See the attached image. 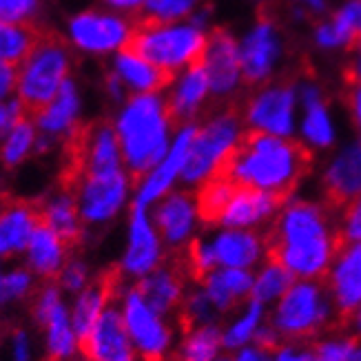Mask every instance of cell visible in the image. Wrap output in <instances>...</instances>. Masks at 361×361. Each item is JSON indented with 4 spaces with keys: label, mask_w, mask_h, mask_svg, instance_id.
Returning <instances> with one entry per match:
<instances>
[{
    "label": "cell",
    "mask_w": 361,
    "mask_h": 361,
    "mask_svg": "<svg viewBox=\"0 0 361 361\" xmlns=\"http://www.w3.org/2000/svg\"><path fill=\"white\" fill-rule=\"evenodd\" d=\"M324 204L290 200L264 233L266 259L279 264L293 277L326 279L339 250L346 246L331 224Z\"/></svg>",
    "instance_id": "1"
},
{
    "label": "cell",
    "mask_w": 361,
    "mask_h": 361,
    "mask_svg": "<svg viewBox=\"0 0 361 361\" xmlns=\"http://www.w3.org/2000/svg\"><path fill=\"white\" fill-rule=\"evenodd\" d=\"M310 171L312 153L306 145L248 129L217 173H224L240 188H255L290 202Z\"/></svg>",
    "instance_id": "2"
},
{
    "label": "cell",
    "mask_w": 361,
    "mask_h": 361,
    "mask_svg": "<svg viewBox=\"0 0 361 361\" xmlns=\"http://www.w3.org/2000/svg\"><path fill=\"white\" fill-rule=\"evenodd\" d=\"M176 122L169 114L166 98L160 93L129 96L118 109L114 129L122 149L124 169L133 180L147 176L169 153Z\"/></svg>",
    "instance_id": "3"
},
{
    "label": "cell",
    "mask_w": 361,
    "mask_h": 361,
    "mask_svg": "<svg viewBox=\"0 0 361 361\" xmlns=\"http://www.w3.org/2000/svg\"><path fill=\"white\" fill-rule=\"evenodd\" d=\"M207 31L186 25H158V23H133V34L129 49L140 54L151 65L162 69L169 75H178L191 65H197L207 51Z\"/></svg>",
    "instance_id": "4"
},
{
    "label": "cell",
    "mask_w": 361,
    "mask_h": 361,
    "mask_svg": "<svg viewBox=\"0 0 361 361\" xmlns=\"http://www.w3.org/2000/svg\"><path fill=\"white\" fill-rule=\"evenodd\" d=\"M71 78V54L65 40L51 31H42L34 49L18 65V87L16 98L23 102L27 114L34 116L49 104L58 91Z\"/></svg>",
    "instance_id": "5"
},
{
    "label": "cell",
    "mask_w": 361,
    "mask_h": 361,
    "mask_svg": "<svg viewBox=\"0 0 361 361\" xmlns=\"http://www.w3.org/2000/svg\"><path fill=\"white\" fill-rule=\"evenodd\" d=\"M273 328L288 343H306L324 328L335 331V306L326 279H306L293 284L275 308Z\"/></svg>",
    "instance_id": "6"
},
{
    "label": "cell",
    "mask_w": 361,
    "mask_h": 361,
    "mask_svg": "<svg viewBox=\"0 0 361 361\" xmlns=\"http://www.w3.org/2000/svg\"><path fill=\"white\" fill-rule=\"evenodd\" d=\"M242 122L235 106H226L211 116L197 127L195 140L188 151V158L182 171V184L188 188H200L209 178H213L228 160L231 151L242 137Z\"/></svg>",
    "instance_id": "7"
},
{
    "label": "cell",
    "mask_w": 361,
    "mask_h": 361,
    "mask_svg": "<svg viewBox=\"0 0 361 361\" xmlns=\"http://www.w3.org/2000/svg\"><path fill=\"white\" fill-rule=\"evenodd\" d=\"M133 188L135 180L127 169L111 173H73L71 191L85 228H104L114 224L124 209L133 204Z\"/></svg>",
    "instance_id": "8"
},
{
    "label": "cell",
    "mask_w": 361,
    "mask_h": 361,
    "mask_svg": "<svg viewBox=\"0 0 361 361\" xmlns=\"http://www.w3.org/2000/svg\"><path fill=\"white\" fill-rule=\"evenodd\" d=\"M116 304L137 361H166L173 355L176 333L169 317L155 312L133 284H120Z\"/></svg>",
    "instance_id": "9"
},
{
    "label": "cell",
    "mask_w": 361,
    "mask_h": 361,
    "mask_svg": "<svg viewBox=\"0 0 361 361\" xmlns=\"http://www.w3.org/2000/svg\"><path fill=\"white\" fill-rule=\"evenodd\" d=\"M31 317L40 328L44 361H73L80 355L82 339L69 317V297L56 281H44L31 297Z\"/></svg>",
    "instance_id": "10"
},
{
    "label": "cell",
    "mask_w": 361,
    "mask_h": 361,
    "mask_svg": "<svg viewBox=\"0 0 361 361\" xmlns=\"http://www.w3.org/2000/svg\"><path fill=\"white\" fill-rule=\"evenodd\" d=\"M166 262V246L153 224L149 209L131 207L127 219V238L120 253L116 275L122 281L137 284L140 279L153 273Z\"/></svg>",
    "instance_id": "11"
},
{
    "label": "cell",
    "mask_w": 361,
    "mask_h": 361,
    "mask_svg": "<svg viewBox=\"0 0 361 361\" xmlns=\"http://www.w3.org/2000/svg\"><path fill=\"white\" fill-rule=\"evenodd\" d=\"M38 131V153L56 147H73L82 133V96L73 78L62 85L58 96L31 116Z\"/></svg>",
    "instance_id": "12"
},
{
    "label": "cell",
    "mask_w": 361,
    "mask_h": 361,
    "mask_svg": "<svg viewBox=\"0 0 361 361\" xmlns=\"http://www.w3.org/2000/svg\"><path fill=\"white\" fill-rule=\"evenodd\" d=\"M197 133V124H182L178 127L173 142H171L169 153L162 158V162L151 169L147 176L135 180L133 188V204L131 207H142V209H153L162 197L176 191V184L182 182V171L188 158V151Z\"/></svg>",
    "instance_id": "13"
},
{
    "label": "cell",
    "mask_w": 361,
    "mask_h": 361,
    "mask_svg": "<svg viewBox=\"0 0 361 361\" xmlns=\"http://www.w3.org/2000/svg\"><path fill=\"white\" fill-rule=\"evenodd\" d=\"M297 89L293 82H277L250 96L244 109V120L250 131L288 137L295 129Z\"/></svg>",
    "instance_id": "14"
},
{
    "label": "cell",
    "mask_w": 361,
    "mask_h": 361,
    "mask_svg": "<svg viewBox=\"0 0 361 361\" xmlns=\"http://www.w3.org/2000/svg\"><path fill=\"white\" fill-rule=\"evenodd\" d=\"M133 34V23L102 11L78 13L69 23V38L75 49L93 56L122 51Z\"/></svg>",
    "instance_id": "15"
},
{
    "label": "cell",
    "mask_w": 361,
    "mask_h": 361,
    "mask_svg": "<svg viewBox=\"0 0 361 361\" xmlns=\"http://www.w3.org/2000/svg\"><path fill=\"white\" fill-rule=\"evenodd\" d=\"M335 306V331H346L355 310L361 306V242L343 246L326 275Z\"/></svg>",
    "instance_id": "16"
},
{
    "label": "cell",
    "mask_w": 361,
    "mask_h": 361,
    "mask_svg": "<svg viewBox=\"0 0 361 361\" xmlns=\"http://www.w3.org/2000/svg\"><path fill=\"white\" fill-rule=\"evenodd\" d=\"M284 51L281 34L269 16L255 23V27L240 42V62L242 78L248 85H262L273 75L277 62Z\"/></svg>",
    "instance_id": "17"
},
{
    "label": "cell",
    "mask_w": 361,
    "mask_h": 361,
    "mask_svg": "<svg viewBox=\"0 0 361 361\" xmlns=\"http://www.w3.org/2000/svg\"><path fill=\"white\" fill-rule=\"evenodd\" d=\"M151 217L164 246L176 250V253L184 250L195 240L200 215H197L195 195L191 191L169 193L151 209Z\"/></svg>",
    "instance_id": "18"
},
{
    "label": "cell",
    "mask_w": 361,
    "mask_h": 361,
    "mask_svg": "<svg viewBox=\"0 0 361 361\" xmlns=\"http://www.w3.org/2000/svg\"><path fill=\"white\" fill-rule=\"evenodd\" d=\"M73 173H111L124 169L114 122H96L73 142Z\"/></svg>",
    "instance_id": "19"
},
{
    "label": "cell",
    "mask_w": 361,
    "mask_h": 361,
    "mask_svg": "<svg viewBox=\"0 0 361 361\" xmlns=\"http://www.w3.org/2000/svg\"><path fill=\"white\" fill-rule=\"evenodd\" d=\"M202 65L209 75L211 96L215 98L233 96L235 89L244 80L242 62H240V42L226 29H215L209 36Z\"/></svg>",
    "instance_id": "20"
},
{
    "label": "cell",
    "mask_w": 361,
    "mask_h": 361,
    "mask_svg": "<svg viewBox=\"0 0 361 361\" xmlns=\"http://www.w3.org/2000/svg\"><path fill=\"white\" fill-rule=\"evenodd\" d=\"M80 357L85 361H127L135 357L116 302L104 310V315L91 328L89 335L82 337Z\"/></svg>",
    "instance_id": "21"
},
{
    "label": "cell",
    "mask_w": 361,
    "mask_h": 361,
    "mask_svg": "<svg viewBox=\"0 0 361 361\" xmlns=\"http://www.w3.org/2000/svg\"><path fill=\"white\" fill-rule=\"evenodd\" d=\"M322 204L331 213H341L348 202L361 195V142H355L335 155L322 178Z\"/></svg>",
    "instance_id": "22"
},
{
    "label": "cell",
    "mask_w": 361,
    "mask_h": 361,
    "mask_svg": "<svg viewBox=\"0 0 361 361\" xmlns=\"http://www.w3.org/2000/svg\"><path fill=\"white\" fill-rule=\"evenodd\" d=\"M209 96H211V85H209L207 69H204L202 62L191 65L182 73H178L169 87L166 106L171 118L180 127L182 124H191L202 111V106L207 104Z\"/></svg>",
    "instance_id": "23"
},
{
    "label": "cell",
    "mask_w": 361,
    "mask_h": 361,
    "mask_svg": "<svg viewBox=\"0 0 361 361\" xmlns=\"http://www.w3.org/2000/svg\"><path fill=\"white\" fill-rule=\"evenodd\" d=\"M142 300L164 317L176 315L186 297V273L180 264H162L147 277L133 284Z\"/></svg>",
    "instance_id": "24"
},
{
    "label": "cell",
    "mask_w": 361,
    "mask_h": 361,
    "mask_svg": "<svg viewBox=\"0 0 361 361\" xmlns=\"http://www.w3.org/2000/svg\"><path fill=\"white\" fill-rule=\"evenodd\" d=\"M38 226L40 215L34 204L18 200L0 204V257L5 262L23 257Z\"/></svg>",
    "instance_id": "25"
},
{
    "label": "cell",
    "mask_w": 361,
    "mask_h": 361,
    "mask_svg": "<svg viewBox=\"0 0 361 361\" xmlns=\"http://www.w3.org/2000/svg\"><path fill=\"white\" fill-rule=\"evenodd\" d=\"M286 200H281L279 195L266 193V191H255V188H240L233 193L228 207L224 209L222 217H219V224L224 228H235V231H244L248 226L262 224L264 219L273 217L284 209Z\"/></svg>",
    "instance_id": "26"
},
{
    "label": "cell",
    "mask_w": 361,
    "mask_h": 361,
    "mask_svg": "<svg viewBox=\"0 0 361 361\" xmlns=\"http://www.w3.org/2000/svg\"><path fill=\"white\" fill-rule=\"evenodd\" d=\"M69 246L71 244L62 240L60 235L40 224L34 233V238L29 240V246L23 255V264L36 279L54 281L58 279L60 271L65 269V264L71 259Z\"/></svg>",
    "instance_id": "27"
},
{
    "label": "cell",
    "mask_w": 361,
    "mask_h": 361,
    "mask_svg": "<svg viewBox=\"0 0 361 361\" xmlns=\"http://www.w3.org/2000/svg\"><path fill=\"white\" fill-rule=\"evenodd\" d=\"M120 284H122V279L118 275L100 277L82 293L69 297V317H71L75 333L80 335V339L89 335L91 328L104 315V310L116 302Z\"/></svg>",
    "instance_id": "28"
},
{
    "label": "cell",
    "mask_w": 361,
    "mask_h": 361,
    "mask_svg": "<svg viewBox=\"0 0 361 361\" xmlns=\"http://www.w3.org/2000/svg\"><path fill=\"white\" fill-rule=\"evenodd\" d=\"M111 73L118 75V80L124 85L131 96H140V93H160L171 87L173 75L164 73L149 60H145L140 54H135L129 47H124L122 51L114 58V69Z\"/></svg>",
    "instance_id": "29"
},
{
    "label": "cell",
    "mask_w": 361,
    "mask_h": 361,
    "mask_svg": "<svg viewBox=\"0 0 361 361\" xmlns=\"http://www.w3.org/2000/svg\"><path fill=\"white\" fill-rule=\"evenodd\" d=\"M38 215H40V224L51 228L65 242L75 244L82 238L85 224L71 188H58V191L47 193L38 204Z\"/></svg>",
    "instance_id": "30"
},
{
    "label": "cell",
    "mask_w": 361,
    "mask_h": 361,
    "mask_svg": "<svg viewBox=\"0 0 361 361\" xmlns=\"http://www.w3.org/2000/svg\"><path fill=\"white\" fill-rule=\"evenodd\" d=\"M297 98L304 104L302 133L304 140L315 149H328L335 142V124L324 102L322 89L315 82H304L297 89Z\"/></svg>",
    "instance_id": "31"
},
{
    "label": "cell",
    "mask_w": 361,
    "mask_h": 361,
    "mask_svg": "<svg viewBox=\"0 0 361 361\" xmlns=\"http://www.w3.org/2000/svg\"><path fill=\"white\" fill-rule=\"evenodd\" d=\"M211 246L217 266H222V269H242V271H248L250 266L257 264L264 250V242L259 240L257 233L235 231V228L217 233L211 240Z\"/></svg>",
    "instance_id": "32"
},
{
    "label": "cell",
    "mask_w": 361,
    "mask_h": 361,
    "mask_svg": "<svg viewBox=\"0 0 361 361\" xmlns=\"http://www.w3.org/2000/svg\"><path fill=\"white\" fill-rule=\"evenodd\" d=\"M253 275L242 269H217L202 279V290L207 293L217 312H226L253 290Z\"/></svg>",
    "instance_id": "33"
},
{
    "label": "cell",
    "mask_w": 361,
    "mask_h": 361,
    "mask_svg": "<svg viewBox=\"0 0 361 361\" xmlns=\"http://www.w3.org/2000/svg\"><path fill=\"white\" fill-rule=\"evenodd\" d=\"M38 155V131L29 116L0 137V164L5 169H18Z\"/></svg>",
    "instance_id": "34"
},
{
    "label": "cell",
    "mask_w": 361,
    "mask_h": 361,
    "mask_svg": "<svg viewBox=\"0 0 361 361\" xmlns=\"http://www.w3.org/2000/svg\"><path fill=\"white\" fill-rule=\"evenodd\" d=\"M238 191L224 173H215L204 182L197 191H195V202H197V215L202 224H219V217H222L224 209L228 207V202L233 193Z\"/></svg>",
    "instance_id": "35"
},
{
    "label": "cell",
    "mask_w": 361,
    "mask_h": 361,
    "mask_svg": "<svg viewBox=\"0 0 361 361\" xmlns=\"http://www.w3.org/2000/svg\"><path fill=\"white\" fill-rule=\"evenodd\" d=\"M219 348H222V331L215 324L200 326L182 333L176 361H215Z\"/></svg>",
    "instance_id": "36"
},
{
    "label": "cell",
    "mask_w": 361,
    "mask_h": 361,
    "mask_svg": "<svg viewBox=\"0 0 361 361\" xmlns=\"http://www.w3.org/2000/svg\"><path fill=\"white\" fill-rule=\"evenodd\" d=\"M38 290V279L29 273L25 264L5 266L0 273V312L18 306Z\"/></svg>",
    "instance_id": "37"
},
{
    "label": "cell",
    "mask_w": 361,
    "mask_h": 361,
    "mask_svg": "<svg viewBox=\"0 0 361 361\" xmlns=\"http://www.w3.org/2000/svg\"><path fill=\"white\" fill-rule=\"evenodd\" d=\"M42 31L34 25H11L0 20V60L18 67L38 42Z\"/></svg>",
    "instance_id": "38"
},
{
    "label": "cell",
    "mask_w": 361,
    "mask_h": 361,
    "mask_svg": "<svg viewBox=\"0 0 361 361\" xmlns=\"http://www.w3.org/2000/svg\"><path fill=\"white\" fill-rule=\"evenodd\" d=\"M315 42L322 49H343V47L350 49L359 42V36L350 18L339 9L331 20L322 23L315 29Z\"/></svg>",
    "instance_id": "39"
},
{
    "label": "cell",
    "mask_w": 361,
    "mask_h": 361,
    "mask_svg": "<svg viewBox=\"0 0 361 361\" xmlns=\"http://www.w3.org/2000/svg\"><path fill=\"white\" fill-rule=\"evenodd\" d=\"M264 326V304L253 302L246 306V312L235 319L226 331L222 333V346L224 348H242L250 339H255L257 331Z\"/></svg>",
    "instance_id": "40"
},
{
    "label": "cell",
    "mask_w": 361,
    "mask_h": 361,
    "mask_svg": "<svg viewBox=\"0 0 361 361\" xmlns=\"http://www.w3.org/2000/svg\"><path fill=\"white\" fill-rule=\"evenodd\" d=\"M290 286H293V275L286 269H281L279 264L266 262L262 273L253 281V290L250 293H253V302L269 304V302L281 300V295Z\"/></svg>",
    "instance_id": "41"
},
{
    "label": "cell",
    "mask_w": 361,
    "mask_h": 361,
    "mask_svg": "<svg viewBox=\"0 0 361 361\" xmlns=\"http://www.w3.org/2000/svg\"><path fill=\"white\" fill-rule=\"evenodd\" d=\"M178 315H180V324H182V333H186V331H193V328H200V326L215 324L217 310L211 304L207 293H204L202 286H200L195 290L186 293L184 302H182V306L178 310Z\"/></svg>",
    "instance_id": "42"
},
{
    "label": "cell",
    "mask_w": 361,
    "mask_h": 361,
    "mask_svg": "<svg viewBox=\"0 0 361 361\" xmlns=\"http://www.w3.org/2000/svg\"><path fill=\"white\" fill-rule=\"evenodd\" d=\"M197 5L200 0H147V5L142 7V16L137 20L171 25L173 20L193 13Z\"/></svg>",
    "instance_id": "43"
},
{
    "label": "cell",
    "mask_w": 361,
    "mask_h": 361,
    "mask_svg": "<svg viewBox=\"0 0 361 361\" xmlns=\"http://www.w3.org/2000/svg\"><path fill=\"white\" fill-rule=\"evenodd\" d=\"M93 271L87 259L82 257H73L65 264V269L60 271L56 284L62 288V293H65L67 297H73L78 293H82L85 288H89L93 284Z\"/></svg>",
    "instance_id": "44"
},
{
    "label": "cell",
    "mask_w": 361,
    "mask_h": 361,
    "mask_svg": "<svg viewBox=\"0 0 361 361\" xmlns=\"http://www.w3.org/2000/svg\"><path fill=\"white\" fill-rule=\"evenodd\" d=\"M357 350V339L339 337V339H324L317 341L312 348V361H350Z\"/></svg>",
    "instance_id": "45"
},
{
    "label": "cell",
    "mask_w": 361,
    "mask_h": 361,
    "mask_svg": "<svg viewBox=\"0 0 361 361\" xmlns=\"http://www.w3.org/2000/svg\"><path fill=\"white\" fill-rule=\"evenodd\" d=\"M337 231L343 244L361 242V195L341 209V224Z\"/></svg>",
    "instance_id": "46"
},
{
    "label": "cell",
    "mask_w": 361,
    "mask_h": 361,
    "mask_svg": "<svg viewBox=\"0 0 361 361\" xmlns=\"http://www.w3.org/2000/svg\"><path fill=\"white\" fill-rule=\"evenodd\" d=\"M7 361H38L34 335L25 328H18L9 335L7 341Z\"/></svg>",
    "instance_id": "47"
},
{
    "label": "cell",
    "mask_w": 361,
    "mask_h": 361,
    "mask_svg": "<svg viewBox=\"0 0 361 361\" xmlns=\"http://www.w3.org/2000/svg\"><path fill=\"white\" fill-rule=\"evenodd\" d=\"M38 0H0V20L11 25H31Z\"/></svg>",
    "instance_id": "48"
},
{
    "label": "cell",
    "mask_w": 361,
    "mask_h": 361,
    "mask_svg": "<svg viewBox=\"0 0 361 361\" xmlns=\"http://www.w3.org/2000/svg\"><path fill=\"white\" fill-rule=\"evenodd\" d=\"M23 118H27V109L18 98L0 100V137H3L13 124H18Z\"/></svg>",
    "instance_id": "49"
},
{
    "label": "cell",
    "mask_w": 361,
    "mask_h": 361,
    "mask_svg": "<svg viewBox=\"0 0 361 361\" xmlns=\"http://www.w3.org/2000/svg\"><path fill=\"white\" fill-rule=\"evenodd\" d=\"M16 87H18V67L0 60V100L16 98Z\"/></svg>",
    "instance_id": "50"
},
{
    "label": "cell",
    "mask_w": 361,
    "mask_h": 361,
    "mask_svg": "<svg viewBox=\"0 0 361 361\" xmlns=\"http://www.w3.org/2000/svg\"><path fill=\"white\" fill-rule=\"evenodd\" d=\"M275 361H312V350L302 348L300 343H286L277 350Z\"/></svg>",
    "instance_id": "51"
},
{
    "label": "cell",
    "mask_w": 361,
    "mask_h": 361,
    "mask_svg": "<svg viewBox=\"0 0 361 361\" xmlns=\"http://www.w3.org/2000/svg\"><path fill=\"white\" fill-rule=\"evenodd\" d=\"M348 109H350L355 127L361 135V85L348 82Z\"/></svg>",
    "instance_id": "52"
},
{
    "label": "cell",
    "mask_w": 361,
    "mask_h": 361,
    "mask_svg": "<svg viewBox=\"0 0 361 361\" xmlns=\"http://www.w3.org/2000/svg\"><path fill=\"white\" fill-rule=\"evenodd\" d=\"M104 91L114 102H124V100H127V93H129L127 89H124V85L118 80V75L111 73V71H109L106 80H104Z\"/></svg>",
    "instance_id": "53"
},
{
    "label": "cell",
    "mask_w": 361,
    "mask_h": 361,
    "mask_svg": "<svg viewBox=\"0 0 361 361\" xmlns=\"http://www.w3.org/2000/svg\"><path fill=\"white\" fill-rule=\"evenodd\" d=\"M341 11L350 18V23L357 29V36L361 40V0H350V3H346V5L341 7Z\"/></svg>",
    "instance_id": "54"
},
{
    "label": "cell",
    "mask_w": 361,
    "mask_h": 361,
    "mask_svg": "<svg viewBox=\"0 0 361 361\" xmlns=\"http://www.w3.org/2000/svg\"><path fill=\"white\" fill-rule=\"evenodd\" d=\"M235 361H271V353H266L262 348H244Z\"/></svg>",
    "instance_id": "55"
},
{
    "label": "cell",
    "mask_w": 361,
    "mask_h": 361,
    "mask_svg": "<svg viewBox=\"0 0 361 361\" xmlns=\"http://www.w3.org/2000/svg\"><path fill=\"white\" fill-rule=\"evenodd\" d=\"M355 49H357V56H355L353 67L346 73V80L348 82H355V85H361V40L355 44Z\"/></svg>",
    "instance_id": "56"
},
{
    "label": "cell",
    "mask_w": 361,
    "mask_h": 361,
    "mask_svg": "<svg viewBox=\"0 0 361 361\" xmlns=\"http://www.w3.org/2000/svg\"><path fill=\"white\" fill-rule=\"evenodd\" d=\"M106 3L122 11H135V9H142L147 5V0H106Z\"/></svg>",
    "instance_id": "57"
},
{
    "label": "cell",
    "mask_w": 361,
    "mask_h": 361,
    "mask_svg": "<svg viewBox=\"0 0 361 361\" xmlns=\"http://www.w3.org/2000/svg\"><path fill=\"white\" fill-rule=\"evenodd\" d=\"M348 331H353V339H361V306L355 310V315L348 322Z\"/></svg>",
    "instance_id": "58"
},
{
    "label": "cell",
    "mask_w": 361,
    "mask_h": 361,
    "mask_svg": "<svg viewBox=\"0 0 361 361\" xmlns=\"http://www.w3.org/2000/svg\"><path fill=\"white\" fill-rule=\"evenodd\" d=\"M302 3L310 13H324L326 11V0H297Z\"/></svg>",
    "instance_id": "59"
},
{
    "label": "cell",
    "mask_w": 361,
    "mask_h": 361,
    "mask_svg": "<svg viewBox=\"0 0 361 361\" xmlns=\"http://www.w3.org/2000/svg\"><path fill=\"white\" fill-rule=\"evenodd\" d=\"M350 361H361V348H357V350H355V355L350 357Z\"/></svg>",
    "instance_id": "60"
},
{
    "label": "cell",
    "mask_w": 361,
    "mask_h": 361,
    "mask_svg": "<svg viewBox=\"0 0 361 361\" xmlns=\"http://www.w3.org/2000/svg\"><path fill=\"white\" fill-rule=\"evenodd\" d=\"M3 269H5V259L0 257V273H3Z\"/></svg>",
    "instance_id": "61"
},
{
    "label": "cell",
    "mask_w": 361,
    "mask_h": 361,
    "mask_svg": "<svg viewBox=\"0 0 361 361\" xmlns=\"http://www.w3.org/2000/svg\"><path fill=\"white\" fill-rule=\"evenodd\" d=\"M215 361H231V359H226V357H222V359H215Z\"/></svg>",
    "instance_id": "62"
},
{
    "label": "cell",
    "mask_w": 361,
    "mask_h": 361,
    "mask_svg": "<svg viewBox=\"0 0 361 361\" xmlns=\"http://www.w3.org/2000/svg\"><path fill=\"white\" fill-rule=\"evenodd\" d=\"M127 361H137V359H135V357H133V359H127Z\"/></svg>",
    "instance_id": "63"
}]
</instances>
